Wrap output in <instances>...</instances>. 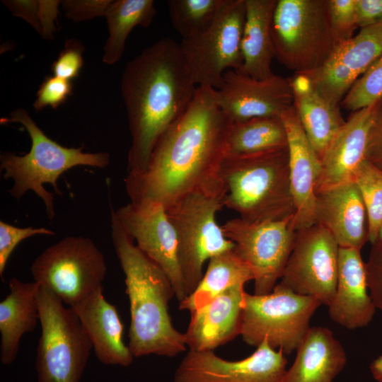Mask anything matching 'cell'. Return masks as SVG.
Instances as JSON below:
<instances>
[{"mask_svg": "<svg viewBox=\"0 0 382 382\" xmlns=\"http://www.w3.org/2000/svg\"><path fill=\"white\" fill-rule=\"evenodd\" d=\"M221 228L234 243L235 252L250 267L254 294L270 293L281 279L293 248L294 216L257 223L236 218L228 220Z\"/></svg>", "mask_w": 382, "mask_h": 382, "instance_id": "11", "label": "cell"}, {"mask_svg": "<svg viewBox=\"0 0 382 382\" xmlns=\"http://www.w3.org/2000/svg\"><path fill=\"white\" fill-rule=\"evenodd\" d=\"M83 50L81 42L67 39L64 49L51 66L53 75L69 81L78 77L83 65Z\"/></svg>", "mask_w": 382, "mask_h": 382, "instance_id": "37", "label": "cell"}, {"mask_svg": "<svg viewBox=\"0 0 382 382\" xmlns=\"http://www.w3.org/2000/svg\"><path fill=\"white\" fill-rule=\"evenodd\" d=\"M366 161L382 171V100L369 132Z\"/></svg>", "mask_w": 382, "mask_h": 382, "instance_id": "40", "label": "cell"}, {"mask_svg": "<svg viewBox=\"0 0 382 382\" xmlns=\"http://www.w3.org/2000/svg\"><path fill=\"white\" fill-rule=\"evenodd\" d=\"M1 123L18 122L26 129L30 141V151L24 155L6 151L0 156V169L5 180L13 181L8 193L17 199L28 192H33L43 202L49 220L55 216L54 197L44 185L50 184L54 192L62 195L57 185L59 177L76 166L104 168L110 163V156L105 151L84 152L83 147L68 148L48 137L23 108L11 111Z\"/></svg>", "mask_w": 382, "mask_h": 382, "instance_id": "5", "label": "cell"}, {"mask_svg": "<svg viewBox=\"0 0 382 382\" xmlns=\"http://www.w3.org/2000/svg\"><path fill=\"white\" fill-rule=\"evenodd\" d=\"M30 272L34 282L72 307L103 288L107 265L91 239L69 236L38 255Z\"/></svg>", "mask_w": 382, "mask_h": 382, "instance_id": "10", "label": "cell"}, {"mask_svg": "<svg viewBox=\"0 0 382 382\" xmlns=\"http://www.w3.org/2000/svg\"><path fill=\"white\" fill-rule=\"evenodd\" d=\"M220 177L226 189L224 207L240 219L257 223L295 216L288 148L249 156H226Z\"/></svg>", "mask_w": 382, "mask_h": 382, "instance_id": "4", "label": "cell"}, {"mask_svg": "<svg viewBox=\"0 0 382 382\" xmlns=\"http://www.w3.org/2000/svg\"><path fill=\"white\" fill-rule=\"evenodd\" d=\"M286 136L291 191L295 205V228L299 231L315 223L317 185L320 160L310 144L294 105L281 116Z\"/></svg>", "mask_w": 382, "mask_h": 382, "instance_id": "18", "label": "cell"}, {"mask_svg": "<svg viewBox=\"0 0 382 382\" xmlns=\"http://www.w3.org/2000/svg\"><path fill=\"white\" fill-rule=\"evenodd\" d=\"M71 308L85 329L101 363L125 367L132 363L134 356L123 340V324L115 306L104 297L103 288Z\"/></svg>", "mask_w": 382, "mask_h": 382, "instance_id": "23", "label": "cell"}, {"mask_svg": "<svg viewBox=\"0 0 382 382\" xmlns=\"http://www.w3.org/2000/svg\"><path fill=\"white\" fill-rule=\"evenodd\" d=\"M277 0H245V13L241 37L243 65L238 72L255 79L272 76L274 53L271 23Z\"/></svg>", "mask_w": 382, "mask_h": 382, "instance_id": "27", "label": "cell"}, {"mask_svg": "<svg viewBox=\"0 0 382 382\" xmlns=\"http://www.w3.org/2000/svg\"><path fill=\"white\" fill-rule=\"evenodd\" d=\"M197 86L180 43L165 37L128 62L120 81L132 137L128 173H141L163 133L188 108Z\"/></svg>", "mask_w": 382, "mask_h": 382, "instance_id": "2", "label": "cell"}, {"mask_svg": "<svg viewBox=\"0 0 382 382\" xmlns=\"http://www.w3.org/2000/svg\"><path fill=\"white\" fill-rule=\"evenodd\" d=\"M271 37L274 57L294 74L318 69L338 45L328 0H277Z\"/></svg>", "mask_w": 382, "mask_h": 382, "instance_id": "7", "label": "cell"}, {"mask_svg": "<svg viewBox=\"0 0 382 382\" xmlns=\"http://www.w3.org/2000/svg\"><path fill=\"white\" fill-rule=\"evenodd\" d=\"M156 14L153 0H112L105 16L108 37L103 47V62L108 65L117 63L132 30L137 26L149 27Z\"/></svg>", "mask_w": 382, "mask_h": 382, "instance_id": "29", "label": "cell"}, {"mask_svg": "<svg viewBox=\"0 0 382 382\" xmlns=\"http://www.w3.org/2000/svg\"><path fill=\"white\" fill-rule=\"evenodd\" d=\"M8 287L9 294L0 302V361L4 365L15 361L22 336L33 332L40 322L37 299L40 285L13 277Z\"/></svg>", "mask_w": 382, "mask_h": 382, "instance_id": "25", "label": "cell"}, {"mask_svg": "<svg viewBox=\"0 0 382 382\" xmlns=\"http://www.w3.org/2000/svg\"><path fill=\"white\" fill-rule=\"evenodd\" d=\"M227 0H169L173 27L182 40L205 32L214 22Z\"/></svg>", "mask_w": 382, "mask_h": 382, "instance_id": "31", "label": "cell"}, {"mask_svg": "<svg viewBox=\"0 0 382 382\" xmlns=\"http://www.w3.org/2000/svg\"><path fill=\"white\" fill-rule=\"evenodd\" d=\"M2 3L13 16L23 19L40 35L39 0H4Z\"/></svg>", "mask_w": 382, "mask_h": 382, "instance_id": "41", "label": "cell"}, {"mask_svg": "<svg viewBox=\"0 0 382 382\" xmlns=\"http://www.w3.org/2000/svg\"><path fill=\"white\" fill-rule=\"evenodd\" d=\"M110 226L129 301L128 346L132 354L134 357L177 356L187 345L184 333L175 328L169 314V301L175 296L169 279L124 231L112 206Z\"/></svg>", "mask_w": 382, "mask_h": 382, "instance_id": "3", "label": "cell"}, {"mask_svg": "<svg viewBox=\"0 0 382 382\" xmlns=\"http://www.w3.org/2000/svg\"><path fill=\"white\" fill-rule=\"evenodd\" d=\"M55 233L40 227H17L0 221V277L4 282V273L8 259L16 246L23 240L37 235L54 236Z\"/></svg>", "mask_w": 382, "mask_h": 382, "instance_id": "35", "label": "cell"}, {"mask_svg": "<svg viewBox=\"0 0 382 382\" xmlns=\"http://www.w3.org/2000/svg\"><path fill=\"white\" fill-rule=\"evenodd\" d=\"M314 224L327 229L340 248L362 249L369 241L368 220L354 180L316 192Z\"/></svg>", "mask_w": 382, "mask_h": 382, "instance_id": "19", "label": "cell"}, {"mask_svg": "<svg viewBox=\"0 0 382 382\" xmlns=\"http://www.w3.org/2000/svg\"><path fill=\"white\" fill-rule=\"evenodd\" d=\"M245 13V0H227L205 32L183 39L180 42L197 86L219 89L226 71H237L241 68V37Z\"/></svg>", "mask_w": 382, "mask_h": 382, "instance_id": "12", "label": "cell"}, {"mask_svg": "<svg viewBox=\"0 0 382 382\" xmlns=\"http://www.w3.org/2000/svg\"><path fill=\"white\" fill-rule=\"evenodd\" d=\"M381 100L352 112L320 158L317 190L352 181L366 160L369 132Z\"/></svg>", "mask_w": 382, "mask_h": 382, "instance_id": "20", "label": "cell"}, {"mask_svg": "<svg viewBox=\"0 0 382 382\" xmlns=\"http://www.w3.org/2000/svg\"><path fill=\"white\" fill-rule=\"evenodd\" d=\"M115 213L136 245L167 275L179 302L185 299L188 294L178 262L176 233L165 207L154 202H130Z\"/></svg>", "mask_w": 382, "mask_h": 382, "instance_id": "14", "label": "cell"}, {"mask_svg": "<svg viewBox=\"0 0 382 382\" xmlns=\"http://www.w3.org/2000/svg\"><path fill=\"white\" fill-rule=\"evenodd\" d=\"M366 282L376 309L382 311V241L371 243L368 260L365 262Z\"/></svg>", "mask_w": 382, "mask_h": 382, "instance_id": "38", "label": "cell"}, {"mask_svg": "<svg viewBox=\"0 0 382 382\" xmlns=\"http://www.w3.org/2000/svg\"><path fill=\"white\" fill-rule=\"evenodd\" d=\"M361 195L368 220L369 242L378 238L382 225V171L364 161L353 180Z\"/></svg>", "mask_w": 382, "mask_h": 382, "instance_id": "32", "label": "cell"}, {"mask_svg": "<svg viewBox=\"0 0 382 382\" xmlns=\"http://www.w3.org/2000/svg\"><path fill=\"white\" fill-rule=\"evenodd\" d=\"M41 335L37 348V382H80L93 346L76 313L49 289L37 295Z\"/></svg>", "mask_w": 382, "mask_h": 382, "instance_id": "8", "label": "cell"}, {"mask_svg": "<svg viewBox=\"0 0 382 382\" xmlns=\"http://www.w3.org/2000/svg\"><path fill=\"white\" fill-rule=\"evenodd\" d=\"M346 363L345 350L332 332L325 327H311L296 349L284 382H332Z\"/></svg>", "mask_w": 382, "mask_h": 382, "instance_id": "24", "label": "cell"}, {"mask_svg": "<svg viewBox=\"0 0 382 382\" xmlns=\"http://www.w3.org/2000/svg\"><path fill=\"white\" fill-rule=\"evenodd\" d=\"M112 0H64L61 7L64 16L74 22L105 16Z\"/></svg>", "mask_w": 382, "mask_h": 382, "instance_id": "39", "label": "cell"}, {"mask_svg": "<svg viewBox=\"0 0 382 382\" xmlns=\"http://www.w3.org/2000/svg\"><path fill=\"white\" fill-rule=\"evenodd\" d=\"M330 23L337 45L354 36L358 28L356 0H328Z\"/></svg>", "mask_w": 382, "mask_h": 382, "instance_id": "34", "label": "cell"}, {"mask_svg": "<svg viewBox=\"0 0 382 382\" xmlns=\"http://www.w3.org/2000/svg\"><path fill=\"white\" fill-rule=\"evenodd\" d=\"M382 56V22L360 29L338 45L318 69L301 74L329 103L340 108L354 82Z\"/></svg>", "mask_w": 382, "mask_h": 382, "instance_id": "16", "label": "cell"}, {"mask_svg": "<svg viewBox=\"0 0 382 382\" xmlns=\"http://www.w3.org/2000/svg\"><path fill=\"white\" fill-rule=\"evenodd\" d=\"M244 285L234 286L191 312L184 333L190 351H214L240 335Z\"/></svg>", "mask_w": 382, "mask_h": 382, "instance_id": "22", "label": "cell"}, {"mask_svg": "<svg viewBox=\"0 0 382 382\" xmlns=\"http://www.w3.org/2000/svg\"><path fill=\"white\" fill-rule=\"evenodd\" d=\"M71 81L55 76H47L40 86L33 107L36 111H41L50 106L57 109L64 104L73 92Z\"/></svg>", "mask_w": 382, "mask_h": 382, "instance_id": "36", "label": "cell"}, {"mask_svg": "<svg viewBox=\"0 0 382 382\" xmlns=\"http://www.w3.org/2000/svg\"><path fill=\"white\" fill-rule=\"evenodd\" d=\"M250 267L233 249L209 260L207 270L197 287L179 302V308L190 313L205 305L227 289L253 280Z\"/></svg>", "mask_w": 382, "mask_h": 382, "instance_id": "28", "label": "cell"}, {"mask_svg": "<svg viewBox=\"0 0 382 382\" xmlns=\"http://www.w3.org/2000/svg\"><path fill=\"white\" fill-rule=\"evenodd\" d=\"M61 1L58 0H39L40 35L45 39L51 40L54 37V33L56 32L55 21L57 19Z\"/></svg>", "mask_w": 382, "mask_h": 382, "instance_id": "42", "label": "cell"}, {"mask_svg": "<svg viewBox=\"0 0 382 382\" xmlns=\"http://www.w3.org/2000/svg\"><path fill=\"white\" fill-rule=\"evenodd\" d=\"M382 100V56L352 85L340 105L354 112Z\"/></svg>", "mask_w": 382, "mask_h": 382, "instance_id": "33", "label": "cell"}, {"mask_svg": "<svg viewBox=\"0 0 382 382\" xmlns=\"http://www.w3.org/2000/svg\"><path fill=\"white\" fill-rule=\"evenodd\" d=\"M233 122L219 108L216 89L197 87L187 110L160 137L146 168L125 180L132 202L169 207L184 196L220 182Z\"/></svg>", "mask_w": 382, "mask_h": 382, "instance_id": "1", "label": "cell"}, {"mask_svg": "<svg viewBox=\"0 0 382 382\" xmlns=\"http://www.w3.org/2000/svg\"><path fill=\"white\" fill-rule=\"evenodd\" d=\"M287 359L265 341L248 357L226 360L214 351H190L174 374V382H284Z\"/></svg>", "mask_w": 382, "mask_h": 382, "instance_id": "15", "label": "cell"}, {"mask_svg": "<svg viewBox=\"0 0 382 382\" xmlns=\"http://www.w3.org/2000/svg\"><path fill=\"white\" fill-rule=\"evenodd\" d=\"M339 249L330 233L319 224L296 231L279 283L328 306L336 289Z\"/></svg>", "mask_w": 382, "mask_h": 382, "instance_id": "13", "label": "cell"}, {"mask_svg": "<svg viewBox=\"0 0 382 382\" xmlns=\"http://www.w3.org/2000/svg\"><path fill=\"white\" fill-rule=\"evenodd\" d=\"M377 239H380L382 241V225L380 228Z\"/></svg>", "mask_w": 382, "mask_h": 382, "instance_id": "45", "label": "cell"}, {"mask_svg": "<svg viewBox=\"0 0 382 382\" xmlns=\"http://www.w3.org/2000/svg\"><path fill=\"white\" fill-rule=\"evenodd\" d=\"M225 195L221 180L184 196L166 209L176 233L178 259L188 295L202 278L204 263L234 248L216 221V212L224 207Z\"/></svg>", "mask_w": 382, "mask_h": 382, "instance_id": "6", "label": "cell"}, {"mask_svg": "<svg viewBox=\"0 0 382 382\" xmlns=\"http://www.w3.org/2000/svg\"><path fill=\"white\" fill-rule=\"evenodd\" d=\"M361 250L340 248L335 292L328 306L331 320L349 330L367 326L376 310L369 291Z\"/></svg>", "mask_w": 382, "mask_h": 382, "instance_id": "21", "label": "cell"}, {"mask_svg": "<svg viewBox=\"0 0 382 382\" xmlns=\"http://www.w3.org/2000/svg\"><path fill=\"white\" fill-rule=\"evenodd\" d=\"M370 371L376 381L382 382V354L371 362Z\"/></svg>", "mask_w": 382, "mask_h": 382, "instance_id": "44", "label": "cell"}, {"mask_svg": "<svg viewBox=\"0 0 382 382\" xmlns=\"http://www.w3.org/2000/svg\"><path fill=\"white\" fill-rule=\"evenodd\" d=\"M287 147V136L281 117H257L233 122L226 156H249Z\"/></svg>", "mask_w": 382, "mask_h": 382, "instance_id": "30", "label": "cell"}, {"mask_svg": "<svg viewBox=\"0 0 382 382\" xmlns=\"http://www.w3.org/2000/svg\"><path fill=\"white\" fill-rule=\"evenodd\" d=\"M217 103L233 122L257 117H281L294 105L289 78L274 74L255 79L234 70L226 71L216 90Z\"/></svg>", "mask_w": 382, "mask_h": 382, "instance_id": "17", "label": "cell"}, {"mask_svg": "<svg viewBox=\"0 0 382 382\" xmlns=\"http://www.w3.org/2000/svg\"><path fill=\"white\" fill-rule=\"evenodd\" d=\"M322 305L316 297L295 293L279 282L266 294L245 293L240 335L257 347L266 341L285 355L296 350Z\"/></svg>", "mask_w": 382, "mask_h": 382, "instance_id": "9", "label": "cell"}, {"mask_svg": "<svg viewBox=\"0 0 382 382\" xmlns=\"http://www.w3.org/2000/svg\"><path fill=\"white\" fill-rule=\"evenodd\" d=\"M356 19L360 29L382 22V0H356Z\"/></svg>", "mask_w": 382, "mask_h": 382, "instance_id": "43", "label": "cell"}, {"mask_svg": "<svg viewBox=\"0 0 382 382\" xmlns=\"http://www.w3.org/2000/svg\"><path fill=\"white\" fill-rule=\"evenodd\" d=\"M289 79L294 107L310 144L320 159L345 121L340 108L324 98L305 75L294 74Z\"/></svg>", "mask_w": 382, "mask_h": 382, "instance_id": "26", "label": "cell"}]
</instances>
